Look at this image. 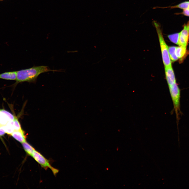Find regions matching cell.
<instances>
[{"label":"cell","mask_w":189,"mask_h":189,"mask_svg":"<svg viewBox=\"0 0 189 189\" xmlns=\"http://www.w3.org/2000/svg\"><path fill=\"white\" fill-rule=\"evenodd\" d=\"M187 47L179 46L176 47V54L178 59H182L185 56L187 52Z\"/></svg>","instance_id":"cell-10"},{"label":"cell","mask_w":189,"mask_h":189,"mask_svg":"<svg viewBox=\"0 0 189 189\" xmlns=\"http://www.w3.org/2000/svg\"><path fill=\"white\" fill-rule=\"evenodd\" d=\"M3 0H0V1H3Z\"/></svg>","instance_id":"cell-19"},{"label":"cell","mask_w":189,"mask_h":189,"mask_svg":"<svg viewBox=\"0 0 189 189\" xmlns=\"http://www.w3.org/2000/svg\"><path fill=\"white\" fill-rule=\"evenodd\" d=\"M153 22L158 36L164 66L171 65V60L169 53L168 47L164 40L160 26L156 21H154Z\"/></svg>","instance_id":"cell-2"},{"label":"cell","mask_w":189,"mask_h":189,"mask_svg":"<svg viewBox=\"0 0 189 189\" xmlns=\"http://www.w3.org/2000/svg\"><path fill=\"white\" fill-rule=\"evenodd\" d=\"M6 133L4 130L2 128V127H0V136H1L4 135Z\"/></svg>","instance_id":"cell-18"},{"label":"cell","mask_w":189,"mask_h":189,"mask_svg":"<svg viewBox=\"0 0 189 189\" xmlns=\"http://www.w3.org/2000/svg\"><path fill=\"white\" fill-rule=\"evenodd\" d=\"M13 123L15 131L22 129L20 124L17 117H15L13 120Z\"/></svg>","instance_id":"cell-16"},{"label":"cell","mask_w":189,"mask_h":189,"mask_svg":"<svg viewBox=\"0 0 189 189\" xmlns=\"http://www.w3.org/2000/svg\"><path fill=\"white\" fill-rule=\"evenodd\" d=\"M183 29L179 33L178 44L187 47L189 39V20L183 25Z\"/></svg>","instance_id":"cell-5"},{"label":"cell","mask_w":189,"mask_h":189,"mask_svg":"<svg viewBox=\"0 0 189 189\" xmlns=\"http://www.w3.org/2000/svg\"><path fill=\"white\" fill-rule=\"evenodd\" d=\"M189 5V1H186L174 6L164 7H155V8H170V9L178 8L182 9L183 10L187 9L188 8Z\"/></svg>","instance_id":"cell-11"},{"label":"cell","mask_w":189,"mask_h":189,"mask_svg":"<svg viewBox=\"0 0 189 189\" xmlns=\"http://www.w3.org/2000/svg\"><path fill=\"white\" fill-rule=\"evenodd\" d=\"M176 14H182L186 16L189 17V5L187 9L183 10V11L181 13H177Z\"/></svg>","instance_id":"cell-17"},{"label":"cell","mask_w":189,"mask_h":189,"mask_svg":"<svg viewBox=\"0 0 189 189\" xmlns=\"http://www.w3.org/2000/svg\"><path fill=\"white\" fill-rule=\"evenodd\" d=\"M17 71L5 72L0 74V79L7 80H16Z\"/></svg>","instance_id":"cell-9"},{"label":"cell","mask_w":189,"mask_h":189,"mask_svg":"<svg viewBox=\"0 0 189 189\" xmlns=\"http://www.w3.org/2000/svg\"><path fill=\"white\" fill-rule=\"evenodd\" d=\"M169 87L170 94L173 104L174 110L176 114L177 124L179 120L180 112V90L176 82Z\"/></svg>","instance_id":"cell-3"},{"label":"cell","mask_w":189,"mask_h":189,"mask_svg":"<svg viewBox=\"0 0 189 189\" xmlns=\"http://www.w3.org/2000/svg\"><path fill=\"white\" fill-rule=\"evenodd\" d=\"M168 37L172 42L178 44L179 37V33L169 35H168Z\"/></svg>","instance_id":"cell-15"},{"label":"cell","mask_w":189,"mask_h":189,"mask_svg":"<svg viewBox=\"0 0 189 189\" xmlns=\"http://www.w3.org/2000/svg\"><path fill=\"white\" fill-rule=\"evenodd\" d=\"M11 135L14 138L20 143H22L26 141V136L23 131L22 129L14 131Z\"/></svg>","instance_id":"cell-8"},{"label":"cell","mask_w":189,"mask_h":189,"mask_svg":"<svg viewBox=\"0 0 189 189\" xmlns=\"http://www.w3.org/2000/svg\"><path fill=\"white\" fill-rule=\"evenodd\" d=\"M32 156L42 167L46 169L48 168L50 169L54 175H56L58 172V170L52 167L48 160L37 151L35 150H34Z\"/></svg>","instance_id":"cell-4"},{"label":"cell","mask_w":189,"mask_h":189,"mask_svg":"<svg viewBox=\"0 0 189 189\" xmlns=\"http://www.w3.org/2000/svg\"><path fill=\"white\" fill-rule=\"evenodd\" d=\"M45 66H33L28 69L17 71L16 79L15 84L24 82H35L38 76L41 74L49 71H56Z\"/></svg>","instance_id":"cell-1"},{"label":"cell","mask_w":189,"mask_h":189,"mask_svg":"<svg viewBox=\"0 0 189 189\" xmlns=\"http://www.w3.org/2000/svg\"><path fill=\"white\" fill-rule=\"evenodd\" d=\"M6 133L11 135L14 131L13 120L10 121L5 125L1 126Z\"/></svg>","instance_id":"cell-12"},{"label":"cell","mask_w":189,"mask_h":189,"mask_svg":"<svg viewBox=\"0 0 189 189\" xmlns=\"http://www.w3.org/2000/svg\"><path fill=\"white\" fill-rule=\"evenodd\" d=\"M22 145L24 149L29 155L32 156L35 149L30 144L26 141L22 143Z\"/></svg>","instance_id":"cell-14"},{"label":"cell","mask_w":189,"mask_h":189,"mask_svg":"<svg viewBox=\"0 0 189 189\" xmlns=\"http://www.w3.org/2000/svg\"><path fill=\"white\" fill-rule=\"evenodd\" d=\"M176 47L171 46L168 47V52L171 61H174L177 60L178 58L177 57L176 54Z\"/></svg>","instance_id":"cell-13"},{"label":"cell","mask_w":189,"mask_h":189,"mask_svg":"<svg viewBox=\"0 0 189 189\" xmlns=\"http://www.w3.org/2000/svg\"><path fill=\"white\" fill-rule=\"evenodd\" d=\"M15 117L8 111L3 109H0V127L5 125L13 120Z\"/></svg>","instance_id":"cell-6"},{"label":"cell","mask_w":189,"mask_h":189,"mask_svg":"<svg viewBox=\"0 0 189 189\" xmlns=\"http://www.w3.org/2000/svg\"><path fill=\"white\" fill-rule=\"evenodd\" d=\"M165 69L166 79L168 86L176 83L175 75L172 65L165 66Z\"/></svg>","instance_id":"cell-7"}]
</instances>
